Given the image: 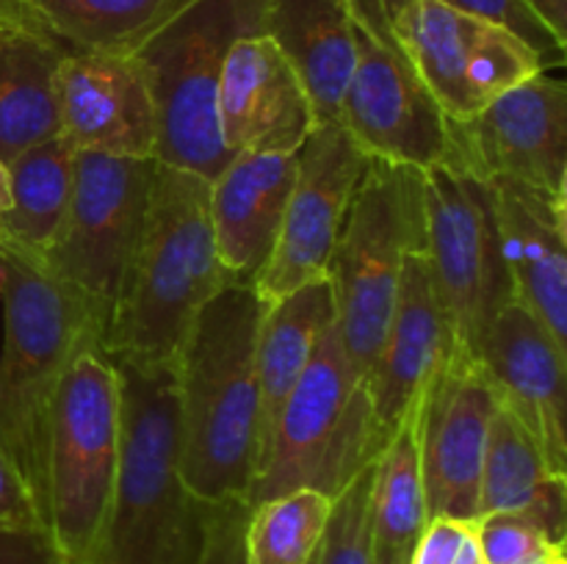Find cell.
I'll return each mask as SVG.
<instances>
[{"label":"cell","instance_id":"cell-16","mask_svg":"<svg viewBox=\"0 0 567 564\" xmlns=\"http://www.w3.org/2000/svg\"><path fill=\"white\" fill-rule=\"evenodd\" d=\"M480 365L496 387L498 404L535 437L548 468L567 476V352L518 299L487 330Z\"/></svg>","mask_w":567,"mask_h":564},{"label":"cell","instance_id":"cell-27","mask_svg":"<svg viewBox=\"0 0 567 564\" xmlns=\"http://www.w3.org/2000/svg\"><path fill=\"white\" fill-rule=\"evenodd\" d=\"M31 3L70 50L133 55L194 0H31Z\"/></svg>","mask_w":567,"mask_h":564},{"label":"cell","instance_id":"cell-25","mask_svg":"<svg viewBox=\"0 0 567 564\" xmlns=\"http://www.w3.org/2000/svg\"><path fill=\"white\" fill-rule=\"evenodd\" d=\"M9 171V210L0 213V247L39 260L55 241L75 180V149L55 133L22 149Z\"/></svg>","mask_w":567,"mask_h":564},{"label":"cell","instance_id":"cell-26","mask_svg":"<svg viewBox=\"0 0 567 564\" xmlns=\"http://www.w3.org/2000/svg\"><path fill=\"white\" fill-rule=\"evenodd\" d=\"M485 25L443 0H410L393 22L399 48L449 119L471 116L465 77Z\"/></svg>","mask_w":567,"mask_h":564},{"label":"cell","instance_id":"cell-8","mask_svg":"<svg viewBox=\"0 0 567 564\" xmlns=\"http://www.w3.org/2000/svg\"><path fill=\"white\" fill-rule=\"evenodd\" d=\"M388 440L377 429L369 387L343 352L336 321L321 332L308 368L277 418L264 468L247 503L316 490L336 498L380 459Z\"/></svg>","mask_w":567,"mask_h":564},{"label":"cell","instance_id":"cell-18","mask_svg":"<svg viewBox=\"0 0 567 564\" xmlns=\"http://www.w3.org/2000/svg\"><path fill=\"white\" fill-rule=\"evenodd\" d=\"M449 357V335L430 263L424 252H413L404 260L396 307L365 379L377 429L388 442L404 420L413 418L424 390Z\"/></svg>","mask_w":567,"mask_h":564},{"label":"cell","instance_id":"cell-21","mask_svg":"<svg viewBox=\"0 0 567 564\" xmlns=\"http://www.w3.org/2000/svg\"><path fill=\"white\" fill-rule=\"evenodd\" d=\"M70 48L31 0H0V160L59 133L55 81Z\"/></svg>","mask_w":567,"mask_h":564},{"label":"cell","instance_id":"cell-6","mask_svg":"<svg viewBox=\"0 0 567 564\" xmlns=\"http://www.w3.org/2000/svg\"><path fill=\"white\" fill-rule=\"evenodd\" d=\"M424 247V171L369 158L327 269L336 330L363 379L385 341L404 260Z\"/></svg>","mask_w":567,"mask_h":564},{"label":"cell","instance_id":"cell-9","mask_svg":"<svg viewBox=\"0 0 567 564\" xmlns=\"http://www.w3.org/2000/svg\"><path fill=\"white\" fill-rule=\"evenodd\" d=\"M426 263L449 335V354L480 365L482 341L515 299L487 180L454 160L424 171Z\"/></svg>","mask_w":567,"mask_h":564},{"label":"cell","instance_id":"cell-10","mask_svg":"<svg viewBox=\"0 0 567 564\" xmlns=\"http://www.w3.org/2000/svg\"><path fill=\"white\" fill-rule=\"evenodd\" d=\"M153 158L75 153L70 208L48 252L37 260L109 330L136 252L155 180Z\"/></svg>","mask_w":567,"mask_h":564},{"label":"cell","instance_id":"cell-11","mask_svg":"<svg viewBox=\"0 0 567 564\" xmlns=\"http://www.w3.org/2000/svg\"><path fill=\"white\" fill-rule=\"evenodd\" d=\"M369 155L352 142L341 122L316 125L297 149V177L269 263L255 280L266 304L327 280L332 249L347 221Z\"/></svg>","mask_w":567,"mask_h":564},{"label":"cell","instance_id":"cell-33","mask_svg":"<svg viewBox=\"0 0 567 564\" xmlns=\"http://www.w3.org/2000/svg\"><path fill=\"white\" fill-rule=\"evenodd\" d=\"M252 503L247 501H219L208 506V529L199 564H247V520Z\"/></svg>","mask_w":567,"mask_h":564},{"label":"cell","instance_id":"cell-38","mask_svg":"<svg viewBox=\"0 0 567 564\" xmlns=\"http://www.w3.org/2000/svg\"><path fill=\"white\" fill-rule=\"evenodd\" d=\"M554 33L567 42V0H529Z\"/></svg>","mask_w":567,"mask_h":564},{"label":"cell","instance_id":"cell-40","mask_svg":"<svg viewBox=\"0 0 567 564\" xmlns=\"http://www.w3.org/2000/svg\"><path fill=\"white\" fill-rule=\"evenodd\" d=\"M374 564H410V553L388 551V547H374Z\"/></svg>","mask_w":567,"mask_h":564},{"label":"cell","instance_id":"cell-43","mask_svg":"<svg viewBox=\"0 0 567 564\" xmlns=\"http://www.w3.org/2000/svg\"><path fill=\"white\" fill-rule=\"evenodd\" d=\"M551 564H567L565 553H559V556H554V562H551Z\"/></svg>","mask_w":567,"mask_h":564},{"label":"cell","instance_id":"cell-7","mask_svg":"<svg viewBox=\"0 0 567 564\" xmlns=\"http://www.w3.org/2000/svg\"><path fill=\"white\" fill-rule=\"evenodd\" d=\"M122 453L120 374L89 341L61 376L44 448V525L70 564H92Z\"/></svg>","mask_w":567,"mask_h":564},{"label":"cell","instance_id":"cell-19","mask_svg":"<svg viewBox=\"0 0 567 564\" xmlns=\"http://www.w3.org/2000/svg\"><path fill=\"white\" fill-rule=\"evenodd\" d=\"M487 186L515 299L567 352V202L507 177Z\"/></svg>","mask_w":567,"mask_h":564},{"label":"cell","instance_id":"cell-41","mask_svg":"<svg viewBox=\"0 0 567 564\" xmlns=\"http://www.w3.org/2000/svg\"><path fill=\"white\" fill-rule=\"evenodd\" d=\"M6 210H9V171L0 160V213H6Z\"/></svg>","mask_w":567,"mask_h":564},{"label":"cell","instance_id":"cell-44","mask_svg":"<svg viewBox=\"0 0 567 564\" xmlns=\"http://www.w3.org/2000/svg\"><path fill=\"white\" fill-rule=\"evenodd\" d=\"M0 291H3V265H0Z\"/></svg>","mask_w":567,"mask_h":564},{"label":"cell","instance_id":"cell-39","mask_svg":"<svg viewBox=\"0 0 567 564\" xmlns=\"http://www.w3.org/2000/svg\"><path fill=\"white\" fill-rule=\"evenodd\" d=\"M454 564H485V558H482V551H480V542H476L474 523H471L468 534H465L463 545H460L457 556H454Z\"/></svg>","mask_w":567,"mask_h":564},{"label":"cell","instance_id":"cell-37","mask_svg":"<svg viewBox=\"0 0 567 564\" xmlns=\"http://www.w3.org/2000/svg\"><path fill=\"white\" fill-rule=\"evenodd\" d=\"M338 3L349 11V17H352L360 31L380 39V42H396L393 22H396V17L402 14L410 0H338Z\"/></svg>","mask_w":567,"mask_h":564},{"label":"cell","instance_id":"cell-31","mask_svg":"<svg viewBox=\"0 0 567 564\" xmlns=\"http://www.w3.org/2000/svg\"><path fill=\"white\" fill-rule=\"evenodd\" d=\"M463 14L504 28L540 55L543 66H563L567 42L557 36L529 0H443Z\"/></svg>","mask_w":567,"mask_h":564},{"label":"cell","instance_id":"cell-17","mask_svg":"<svg viewBox=\"0 0 567 564\" xmlns=\"http://www.w3.org/2000/svg\"><path fill=\"white\" fill-rule=\"evenodd\" d=\"M216 105L221 142L230 155L297 153L316 127L302 83L264 33L233 42Z\"/></svg>","mask_w":567,"mask_h":564},{"label":"cell","instance_id":"cell-34","mask_svg":"<svg viewBox=\"0 0 567 564\" xmlns=\"http://www.w3.org/2000/svg\"><path fill=\"white\" fill-rule=\"evenodd\" d=\"M0 564H70L44 525H0Z\"/></svg>","mask_w":567,"mask_h":564},{"label":"cell","instance_id":"cell-13","mask_svg":"<svg viewBox=\"0 0 567 564\" xmlns=\"http://www.w3.org/2000/svg\"><path fill=\"white\" fill-rule=\"evenodd\" d=\"M496 409L498 393L482 365L449 357L430 382L413 418L426 520L476 523L487 429Z\"/></svg>","mask_w":567,"mask_h":564},{"label":"cell","instance_id":"cell-15","mask_svg":"<svg viewBox=\"0 0 567 564\" xmlns=\"http://www.w3.org/2000/svg\"><path fill=\"white\" fill-rule=\"evenodd\" d=\"M59 136L75 153L155 160V108L133 55L70 50L55 81Z\"/></svg>","mask_w":567,"mask_h":564},{"label":"cell","instance_id":"cell-12","mask_svg":"<svg viewBox=\"0 0 567 564\" xmlns=\"http://www.w3.org/2000/svg\"><path fill=\"white\" fill-rule=\"evenodd\" d=\"M480 180L507 177L567 202V88L546 72L498 94L468 119H449V153Z\"/></svg>","mask_w":567,"mask_h":564},{"label":"cell","instance_id":"cell-42","mask_svg":"<svg viewBox=\"0 0 567 564\" xmlns=\"http://www.w3.org/2000/svg\"><path fill=\"white\" fill-rule=\"evenodd\" d=\"M559 553H565V551H559ZM559 553H551V556L535 558V562H529V564H551V562H554V556H559Z\"/></svg>","mask_w":567,"mask_h":564},{"label":"cell","instance_id":"cell-3","mask_svg":"<svg viewBox=\"0 0 567 564\" xmlns=\"http://www.w3.org/2000/svg\"><path fill=\"white\" fill-rule=\"evenodd\" d=\"M111 363L120 374L122 453L92 564H199L210 503L177 473L175 365Z\"/></svg>","mask_w":567,"mask_h":564},{"label":"cell","instance_id":"cell-36","mask_svg":"<svg viewBox=\"0 0 567 564\" xmlns=\"http://www.w3.org/2000/svg\"><path fill=\"white\" fill-rule=\"evenodd\" d=\"M0 525H44L33 498L0 448Z\"/></svg>","mask_w":567,"mask_h":564},{"label":"cell","instance_id":"cell-22","mask_svg":"<svg viewBox=\"0 0 567 564\" xmlns=\"http://www.w3.org/2000/svg\"><path fill=\"white\" fill-rule=\"evenodd\" d=\"M286 55L313 108L316 125L341 119L358 64V25L338 0H266L260 31Z\"/></svg>","mask_w":567,"mask_h":564},{"label":"cell","instance_id":"cell-24","mask_svg":"<svg viewBox=\"0 0 567 564\" xmlns=\"http://www.w3.org/2000/svg\"><path fill=\"white\" fill-rule=\"evenodd\" d=\"M332 321H336V299H332V288L327 280L310 282L266 307L258 335L260 468H264L266 451L271 446L277 418L297 387L302 370L308 368L321 332Z\"/></svg>","mask_w":567,"mask_h":564},{"label":"cell","instance_id":"cell-29","mask_svg":"<svg viewBox=\"0 0 567 564\" xmlns=\"http://www.w3.org/2000/svg\"><path fill=\"white\" fill-rule=\"evenodd\" d=\"M332 498L316 490H293L286 495L252 503L247 520V564H308L324 536Z\"/></svg>","mask_w":567,"mask_h":564},{"label":"cell","instance_id":"cell-2","mask_svg":"<svg viewBox=\"0 0 567 564\" xmlns=\"http://www.w3.org/2000/svg\"><path fill=\"white\" fill-rule=\"evenodd\" d=\"M227 282L210 224V180L158 164L103 352L111 359L172 368L199 310Z\"/></svg>","mask_w":567,"mask_h":564},{"label":"cell","instance_id":"cell-35","mask_svg":"<svg viewBox=\"0 0 567 564\" xmlns=\"http://www.w3.org/2000/svg\"><path fill=\"white\" fill-rule=\"evenodd\" d=\"M468 529L471 523H460V520H426L424 531L410 553V564H454V556H457Z\"/></svg>","mask_w":567,"mask_h":564},{"label":"cell","instance_id":"cell-14","mask_svg":"<svg viewBox=\"0 0 567 564\" xmlns=\"http://www.w3.org/2000/svg\"><path fill=\"white\" fill-rule=\"evenodd\" d=\"M343 130L369 158L426 171L449 153V116L396 42L358 28V64L341 103Z\"/></svg>","mask_w":567,"mask_h":564},{"label":"cell","instance_id":"cell-23","mask_svg":"<svg viewBox=\"0 0 567 564\" xmlns=\"http://www.w3.org/2000/svg\"><path fill=\"white\" fill-rule=\"evenodd\" d=\"M493 512H524L565 547L567 476L548 468L535 437L502 404L487 429L480 487V518Z\"/></svg>","mask_w":567,"mask_h":564},{"label":"cell","instance_id":"cell-20","mask_svg":"<svg viewBox=\"0 0 567 564\" xmlns=\"http://www.w3.org/2000/svg\"><path fill=\"white\" fill-rule=\"evenodd\" d=\"M297 177V153L233 155L210 180V224L227 280L255 285L275 252Z\"/></svg>","mask_w":567,"mask_h":564},{"label":"cell","instance_id":"cell-30","mask_svg":"<svg viewBox=\"0 0 567 564\" xmlns=\"http://www.w3.org/2000/svg\"><path fill=\"white\" fill-rule=\"evenodd\" d=\"M374 464L332 498L324 536L308 564H374V525H371Z\"/></svg>","mask_w":567,"mask_h":564},{"label":"cell","instance_id":"cell-28","mask_svg":"<svg viewBox=\"0 0 567 564\" xmlns=\"http://www.w3.org/2000/svg\"><path fill=\"white\" fill-rule=\"evenodd\" d=\"M415 418V415H413ZM408 418L391 437L374 464L371 525L374 547L413 553L426 525L424 481H421L415 420Z\"/></svg>","mask_w":567,"mask_h":564},{"label":"cell","instance_id":"cell-5","mask_svg":"<svg viewBox=\"0 0 567 564\" xmlns=\"http://www.w3.org/2000/svg\"><path fill=\"white\" fill-rule=\"evenodd\" d=\"M266 0H194L150 36L142 64L155 108V164L214 180L233 160L219 133V83L233 42L260 31Z\"/></svg>","mask_w":567,"mask_h":564},{"label":"cell","instance_id":"cell-32","mask_svg":"<svg viewBox=\"0 0 567 564\" xmlns=\"http://www.w3.org/2000/svg\"><path fill=\"white\" fill-rule=\"evenodd\" d=\"M485 564H529L535 558L565 551L524 512H493L474 523Z\"/></svg>","mask_w":567,"mask_h":564},{"label":"cell","instance_id":"cell-4","mask_svg":"<svg viewBox=\"0 0 567 564\" xmlns=\"http://www.w3.org/2000/svg\"><path fill=\"white\" fill-rule=\"evenodd\" d=\"M0 448L14 464L44 523V448L50 409L66 365L89 341L103 346V330L86 304L59 285L33 258L0 247Z\"/></svg>","mask_w":567,"mask_h":564},{"label":"cell","instance_id":"cell-1","mask_svg":"<svg viewBox=\"0 0 567 564\" xmlns=\"http://www.w3.org/2000/svg\"><path fill=\"white\" fill-rule=\"evenodd\" d=\"M266 307L252 285L227 282L199 310L177 357V473L203 503L247 501L260 470Z\"/></svg>","mask_w":567,"mask_h":564}]
</instances>
